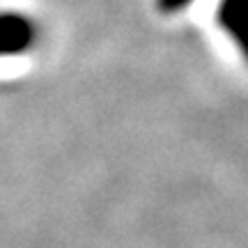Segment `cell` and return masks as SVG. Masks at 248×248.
Here are the masks:
<instances>
[{
	"label": "cell",
	"instance_id": "obj_1",
	"mask_svg": "<svg viewBox=\"0 0 248 248\" xmlns=\"http://www.w3.org/2000/svg\"><path fill=\"white\" fill-rule=\"evenodd\" d=\"M39 23L26 12L0 9V60L30 53L39 44Z\"/></svg>",
	"mask_w": 248,
	"mask_h": 248
}]
</instances>
